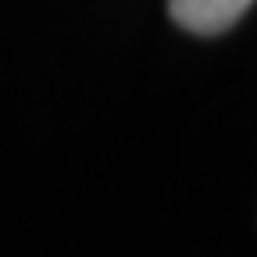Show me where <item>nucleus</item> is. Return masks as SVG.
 Listing matches in <instances>:
<instances>
[{
	"label": "nucleus",
	"instance_id": "obj_1",
	"mask_svg": "<svg viewBox=\"0 0 257 257\" xmlns=\"http://www.w3.org/2000/svg\"><path fill=\"white\" fill-rule=\"evenodd\" d=\"M253 0H168V11L175 25H182L193 36H221L229 32Z\"/></svg>",
	"mask_w": 257,
	"mask_h": 257
}]
</instances>
